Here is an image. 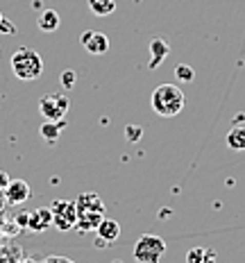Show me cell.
<instances>
[{
    "label": "cell",
    "mask_w": 245,
    "mask_h": 263,
    "mask_svg": "<svg viewBox=\"0 0 245 263\" xmlns=\"http://www.w3.org/2000/svg\"><path fill=\"white\" fill-rule=\"evenodd\" d=\"M184 102H186V98H184V93H182L179 86L161 84V86H157V89L152 91L150 105H152V111H155L157 116L173 118L184 109Z\"/></svg>",
    "instance_id": "cell-1"
},
{
    "label": "cell",
    "mask_w": 245,
    "mask_h": 263,
    "mask_svg": "<svg viewBox=\"0 0 245 263\" xmlns=\"http://www.w3.org/2000/svg\"><path fill=\"white\" fill-rule=\"evenodd\" d=\"M75 206H78V224H75V227H78L80 232H96L98 224L105 218V204H102L100 195L82 193L78 200H75Z\"/></svg>",
    "instance_id": "cell-2"
},
{
    "label": "cell",
    "mask_w": 245,
    "mask_h": 263,
    "mask_svg": "<svg viewBox=\"0 0 245 263\" xmlns=\"http://www.w3.org/2000/svg\"><path fill=\"white\" fill-rule=\"evenodd\" d=\"M12 70L18 80L32 82L43 73V59L41 54L32 48H18L12 54Z\"/></svg>",
    "instance_id": "cell-3"
},
{
    "label": "cell",
    "mask_w": 245,
    "mask_h": 263,
    "mask_svg": "<svg viewBox=\"0 0 245 263\" xmlns=\"http://www.w3.org/2000/svg\"><path fill=\"white\" fill-rule=\"evenodd\" d=\"M166 254V240L155 234H143L134 243V261L136 263H159Z\"/></svg>",
    "instance_id": "cell-4"
},
{
    "label": "cell",
    "mask_w": 245,
    "mask_h": 263,
    "mask_svg": "<svg viewBox=\"0 0 245 263\" xmlns=\"http://www.w3.org/2000/svg\"><path fill=\"white\" fill-rule=\"evenodd\" d=\"M70 100L66 93H46L39 100V111L46 120H64L68 114Z\"/></svg>",
    "instance_id": "cell-5"
},
{
    "label": "cell",
    "mask_w": 245,
    "mask_h": 263,
    "mask_svg": "<svg viewBox=\"0 0 245 263\" xmlns=\"http://www.w3.org/2000/svg\"><path fill=\"white\" fill-rule=\"evenodd\" d=\"M50 213H52V224L59 232H68L78 224V206L70 200H54L50 204Z\"/></svg>",
    "instance_id": "cell-6"
},
{
    "label": "cell",
    "mask_w": 245,
    "mask_h": 263,
    "mask_svg": "<svg viewBox=\"0 0 245 263\" xmlns=\"http://www.w3.org/2000/svg\"><path fill=\"white\" fill-rule=\"evenodd\" d=\"M3 193H5V200H7L9 204L18 206V204H23V202L30 200L32 189H30V184H27L25 179H9V184L5 186Z\"/></svg>",
    "instance_id": "cell-7"
},
{
    "label": "cell",
    "mask_w": 245,
    "mask_h": 263,
    "mask_svg": "<svg viewBox=\"0 0 245 263\" xmlns=\"http://www.w3.org/2000/svg\"><path fill=\"white\" fill-rule=\"evenodd\" d=\"M80 41H82V46H84V50L91 54H105L109 50V36L102 34V32L86 30L84 34L80 36Z\"/></svg>",
    "instance_id": "cell-8"
},
{
    "label": "cell",
    "mask_w": 245,
    "mask_h": 263,
    "mask_svg": "<svg viewBox=\"0 0 245 263\" xmlns=\"http://www.w3.org/2000/svg\"><path fill=\"white\" fill-rule=\"evenodd\" d=\"M50 224H52L50 206H41V209L27 213V229H32V232H46Z\"/></svg>",
    "instance_id": "cell-9"
},
{
    "label": "cell",
    "mask_w": 245,
    "mask_h": 263,
    "mask_svg": "<svg viewBox=\"0 0 245 263\" xmlns=\"http://www.w3.org/2000/svg\"><path fill=\"white\" fill-rule=\"evenodd\" d=\"M98 238L105 240V243H114L118 236H121V224L116 220H111V218H102V222L98 224Z\"/></svg>",
    "instance_id": "cell-10"
},
{
    "label": "cell",
    "mask_w": 245,
    "mask_h": 263,
    "mask_svg": "<svg viewBox=\"0 0 245 263\" xmlns=\"http://www.w3.org/2000/svg\"><path fill=\"white\" fill-rule=\"evenodd\" d=\"M168 52H171V48H168V43L163 39H152L150 41V68H159V66L163 64V59L168 57Z\"/></svg>",
    "instance_id": "cell-11"
},
{
    "label": "cell",
    "mask_w": 245,
    "mask_h": 263,
    "mask_svg": "<svg viewBox=\"0 0 245 263\" xmlns=\"http://www.w3.org/2000/svg\"><path fill=\"white\" fill-rule=\"evenodd\" d=\"M36 25H39L41 32H54L62 25V18H59V14L54 9H43L39 14V18H36Z\"/></svg>",
    "instance_id": "cell-12"
},
{
    "label": "cell",
    "mask_w": 245,
    "mask_h": 263,
    "mask_svg": "<svg viewBox=\"0 0 245 263\" xmlns=\"http://www.w3.org/2000/svg\"><path fill=\"white\" fill-rule=\"evenodd\" d=\"M186 263H216V250L193 248L186 252Z\"/></svg>",
    "instance_id": "cell-13"
},
{
    "label": "cell",
    "mask_w": 245,
    "mask_h": 263,
    "mask_svg": "<svg viewBox=\"0 0 245 263\" xmlns=\"http://www.w3.org/2000/svg\"><path fill=\"white\" fill-rule=\"evenodd\" d=\"M64 127H66V120H46V123H43L41 125V136H43V139H46V141H50V143H52V141H57L59 139V134H62V129Z\"/></svg>",
    "instance_id": "cell-14"
},
{
    "label": "cell",
    "mask_w": 245,
    "mask_h": 263,
    "mask_svg": "<svg viewBox=\"0 0 245 263\" xmlns=\"http://www.w3.org/2000/svg\"><path fill=\"white\" fill-rule=\"evenodd\" d=\"M227 145H230L234 152H243L245 150V127H234L230 134H227Z\"/></svg>",
    "instance_id": "cell-15"
},
{
    "label": "cell",
    "mask_w": 245,
    "mask_h": 263,
    "mask_svg": "<svg viewBox=\"0 0 245 263\" xmlns=\"http://www.w3.org/2000/svg\"><path fill=\"white\" fill-rule=\"evenodd\" d=\"M89 9L96 16H109L116 9V0H89Z\"/></svg>",
    "instance_id": "cell-16"
},
{
    "label": "cell",
    "mask_w": 245,
    "mask_h": 263,
    "mask_svg": "<svg viewBox=\"0 0 245 263\" xmlns=\"http://www.w3.org/2000/svg\"><path fill=\"white\" fill-rule=\"evenodd\" d=\"M175 80L184 82V84H189V82L195 80V70L191 68L189 64H177L175 66Z\"/></svg>",
    "instance_id": "cell-17"
},
{
    "label": "cell",
    "mask_w": 245,
    "mask_h": 263,
    "mask_svg": "<svg viewBox=\"0 0 245 263\" xmlns=\"http://www.w3.org/2000/svg\"><path fill=\"white\" fill-rule=\"evenodd\" d=\"M0 34H16V27H14V23L9 18H0Z\"/></svg>",
    "instance_id": "cell-18"
},
{
    "label": "cell",
    "mask_w": 245,
    "mask_h": 263,
    "mask_svg": "<svg viewBox=\"0 0 245 263\" xmlns=\"http://www.w3.org/2000/svg\"><path fill=\"white\" fill-rule=\"evenodd\" d=\"M125 134H127V141H139L141 139V134H143V129L141 127H134V125H127V127H125Z\"/></svg>",
    "instance_id": "cell-19"
},
{
    "label": "cell",
    "mask_w": 245,
    "mask_h": 263,
    "mask_svg": "<svg viewBox=\"0 0 245 263\" xmlns=\"http://www.w3.org/2000/svg\"><path fill=\"white\" fill-rule=\"evenodd\" d=\"M62 84L66 86V89H73L75 86V73L73 70H66V73L62 75Z\"/></svg>",
    "instance_id": "cell-20"
},
{
    "label": "cell",
    "mask_w": 245,
    "mask_h": 263,
    "mask_svg": "<svg viewBox=\"0 0 245 263\" xmlns=\"http://www.w3.org/2000/svg\"><path fill=\"white\" fill-rule=\"evenodd\" d=\"M41 263H75V261H70L68 256H59V254H50V256H46Z\"/></svg>",
    "instance_id": "cell-21"
},
{
    "label": "cell",
    "mask_w": 245,
    "mask_h": 263,
    "mask_svg": "<svg viewBox=\"0 0 245 263\" xmlns=\"http://www.w3.org/2000/svg\"><path fill=\"white\" fill-rule=\"evenodd\" d=\"M16 222H18V227H27V213H18Z\"/></svg>",
    "instance_id": "cell-22"
},
{
    "label": "cell",
    "mask_w": 245,
    "mask_h": 263,
    "mask_svg": "<svg viewBox=\"0 0 245 263\" xmlns=\"http://www.w3.org/2000/svg\"><path fill=\"white\" fill-rule=\"evenodd\" d=\"M9 184V177H7V173H3L0 171V191H5V186Z\"/></svg>",
    "instance_id": "cell-23"
},
{
    "label": "cell",
    "mask_w": 245,
    "mask_h": 263,
    "mask_svg": "<svg viewBox=\"0 0 245 263\" xmlns=\"http://www.w3.org/2000/svg\"><path fill=\"white\" fill-rule=\"evenodd\" d=\"M0 18H3V14H0Z\"/></svg>",
    "instance_id": "cell-24"
}]
</instances>
